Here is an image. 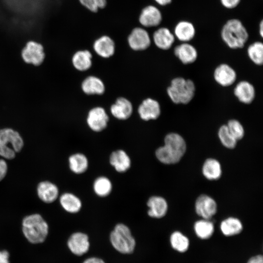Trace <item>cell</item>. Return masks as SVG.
Here are the masks:
<instances>
[{
	"label": "cell",
	"mask_w": 263,
	"mask_h": 263,
	"mask_svg": "<svg viewBox=\"0 0 263 263\" xmlns=\"http://www.w3.org/2000/svg\"><path fill=\"white\" fill-rule=\"evenodd\" d=\"M186 143L180 134L172 132L168 134L164 139V145L155 151L157 159L165 164L178 162L186 150Z\"/></svg>",
	"instance_id": "1"
},
{
	"label": "cell",
	"mask_w": 263,
	"mask_h": 263,
	"mask_svg": "<svg viewBox=\"0 0 263 263\" xmlns=\"http://www.w3.org/2000/svg\"><path fill=\"white\" fill-rule=\"evenodd\" d=\"M221 36L228 47L237 49L244 47L249 35L240 20L232 19L228 20L223 26Z\"/></svg>",
	"instance_id": "2"
},
{
	"label": "cell",
	"mask_w": 263,
	"mask_h": 263,
	"mask_svg": "<svg viewBox=\"0 0 263 263\" xmlns=\"http://www.w3.org/2000/svg\"><path fill=\"white\" fill-rule=\"evenodd\" d=\"M22 232L26 239L33 244L44 242L49 232V226L38 214L26 216L22 223Z\"/></svg>",
	"instance_id": "3"
},
{
	"label": "cell",
	"mask_w": 263,
	"mask_h": 263,
	"mask_svg": "<svg viewBox=\"0 0 263 263\" xmlns=\"http://www.w3.org/2000/svg\"><path fill=\"white\" fill-rule=\"evenodd\" d=\"M109 238L113 248L122 254H131L135 250V239L129 227L124 224L119 223L115 225Z\"/></svg>",
	"instance_id": "4"
},
{
	"label": "cell",
	"mask_w": 263,
	"mask_h": 263,
	"mask_svg": "<svg viewBox=\"0 0 263 263\" xmlns=\"http://www.w3.org/2000/svg\"><path fill=\"white\" fill-rule=\"evenodd\" d=\"M195 85L193 81L181 77L173 78L167 89V94L175 104H187L193 99Z\"/></svg>",
	"instance_id": "5"
},
{
	"label": "cell",
	"mask_w": 263,
	"mask_h": 263,
	"mask_svg": "<svg viewBox=\"0 0 263 263\" xmlns=\"http://www.w3.org/2000/svg\"><path fill=\"white\" fill-rule=\"evenodd\" d=\"M23 145V140L17 131L11 128L0 130V156L12 159L22 150Z\"/></svg>",
	"instance_id": "6"
},
{
	"label": "cell",
	"mask_w": 263,
	"mask_h": 263,
	"mask_svg": "<svg viewBox=\"0 0 263 263\" xmlns=\"http://www.w3.org/2000/svg\"><path fill=\"white\" fill-rule=\"evenodd\" d=\"M128 44L134 51H143L148 49L151 43L150 35L146 30L142 26L133 28L128 35Z\"/></svg>",
	"instance_id": "7"
},
{
	"label": "cell",
	"mask_w": 263,
	"mask_h": 263,
	"mask_svg": "<svg viewBox=\"0 0 263 263\" xmlns=\"http://www.w3.org/2000/svg\"><path fill=\"white\" fill-rule=\"evenodd\" d=\"M21 56L25 62L39 66L43 62L45 56L43 47L39 43L29 41L22 50Z\"/></svg>",
	"instance_id": "8"
},
{
	"label": "cell",
	"mask_w": 263,
	"mask_h": 263,
	"mask_svg": "<svg viewBox=\"0 0 263 263\" xmlns=\"http://www.w3.org/2000/svg\"><path fill=\"white\" fill-rule=\"evenodd\" d=\"M162 19V13L157 7L148 5L141 9L138 20L141 26L147 28L159 26Z\"/></svg>",
	"instance_id": "9"
},
{
	"label": "cell",
	"mask_w": 263,
	"mask_h": 263,
	"mask_svg": "<svg viewBox=\"0 0 263 263\" xmlns=\"http://www.w3.org/2000/svg\"><path fill=\"white\" fill-rule=\"evenodd\" d=\"M67 246L74 255L82 256L86 254L90 248V242L88 236L82 232H75L69 237Z\"/></svg>",
	"instance_id": "10"
},
{
	"label": "cell",
	"mask_w": 263,
	"mask_h": 263,
	"mask_svg": "<svg viewBox=\"0 0 263 263\" xmlns=\"http://www.w3.org/2000/svg\"><path fill=\"white\" fill-rule=\"evenodd\" d=\"M109 117L105 110L97 107L92 109L89 112L87 122L90 128L96 132L103 130L107 126Z\"/></svg>",
	"instance_id": "11"
},
{
	"label": "cell",
	"mask_w": 263,
	"mask_h": 263,
	"mask_svg": "<svg viewBox=\"0 0 263 263\" xmlns=\"http://www.w3.org/2000/svg\"><path fill=\"white\" fill-rule=\"evenodd\" d=\"M195 210L198 215L205 219L211 218L217 211V204L210 197L203 194L197 199Z\"/></svg>",
	"instance_id": "12"
},
{
	"label": "cell",
	"mask_w": 263,
	"mask_h": 263,
	"mask_svg": "<svg viewBox=\"0 0 263 263\" xmlns=\"http://www.w3.org/2000/svg\"><path fill=\"white\" fill-rule=\"evenodd\" d=\"M213 77L215 81L220 85L227 87L235 82L237 74L232 67L227 64L223 63L215 68Z\"/></svg>",
	"instance_id": "13"
},
{
	"label": "cell",
	"mask_w": 263,
	"mask_h": 263,
	"mask_svg": "<svg viewBox=\"0 0 263 263\" xmlns=\"http://www.w3.org/2000/svg\"><path fill=\"white\" fill-rule=\"evenodd\" d=\"M93 49L96 54L100 56L109 58L113 56L115 53V42L109 36L104 35L94 40Z\"/></svg>",
	"instance_id": "14"
},
{
	"label": "cell",
	"mask_w": 263,
	"mask_h": 263,
	"mask_svg": "<svg viewBox=\"0 0 263 263\" xmlns=\"http://www.w3.org/2000/svg\"><path fill=\"white\" fill-rule=\"evenodd\" d=\"M138 112L144 120H154L158 118L161 113L160 106L157 101L148 98L139 105Z\"/></svg>",
	"instance_id": "15"
},
{
	"label": "cell",
	"mask_w": 263,
	"mask_h": 263,
	"mask_svg": "<svg viewBox=\"0 0 263 263\" xmlns=\"http://www.w3.org/2000/svg\"><path fill=\"white\" fill-rule=\"evenodd\" d=\"M152 39L157 48L167 50L172 47L175 40V36L169 29L162 27L153 32Z\"/></svg>",
	"instance_id": "16"
},
{
	"label": "cell",
	"mask_w": 263,
	"mask_h": 263,
	"mask_svg": "<svg viewBox=\"0 0 263 263\" xmlns=\"http://www.w3.org/2000/svg\"><path fill=\"white\" fill-rule=\"evenodd\" d=\"M234 94L241 102L251 103L255 97V90L253 85L247 81L238 83L234 89Z\"/></svg>",
	"instance_id": "17"
},
{
	"label": "cell",
	"mask_w": 263,
	"mask_h": 263,
	"mask_svg": "<svg viewBox=\"0 0 263 263\" xmlns=\"http://www.w3.org/2000/svg\"><path fill=\"white\" fill-rule=\"evenodd\" d=\"M174 53L180 61L184 64L193 63L198 56L196 48L188 42H183L176 46L174 48Z\"/></svg>",
	"instance_id": "18"
},
{
	"label": "cell",
	"mask_w": 263,
	"mask_h": 263,
	"mask_svg": "<svg viewBox=\"0 0 263 263\" xmlns=\"http://www.w3.org/2000/svg\"><path fill=\"white\" fill-rule=\"evenodd\" d=\"M147 205L149 207L148 214L151 217L161 218L167 213L168 204L166 200L162 197H150L148 200Z\"/></svg>",
	"instance_id": "19"
},
{
	"label": "cell",
	"mask_w": 263,
	"mask_h": 263,
	"mask_svg": "<svg viewBox=\"0 0 263 263\" xmlns=\"http://www.w3.org/2000/svg\"><path fill=\"white\" fill-rule=\"evenodd\" d=\"M111 112L116 118L125 120L131 115L132 106L131 102L124 97H119L111 107Z\"/></svg>",
	"instance_id": "20"
},
{
	"label": "cell",
	"mask_w": 263,
	"mask_h": 263,
	"mask_svg": "<svg viewBox=\"0 0 263 263\" xmlns=\"http://www.w3.org/2000/svg\"><path fill=\"white\" fill-rule=\"evenodd\" d=\"M37 193L39 199L46 203L54 202L58 195V189L56 185L49 181L39 183Z\"/></svg>",
	"instance_id": "21"
},
{
	"label": "cell",
	"mask_w": 263,
	"mask_h": 263,
	"mask_svg": "<svg viewBox=\"0 0 263 263\" xmlns=\"http://www.w3.org/2000/svg\"><path fill=\"white\" fill-rule=\"evenodd\" d=\"M196 30L194 25L190 22L182 20L178 22L174 29V35L183 42H188L195 35Z\"/></svg>",
	"instance_id": "22"
},
{
	"label": "cell",
	"mask_w": 263,
	"mask_h": 263,
	"mask_svg": "<svg viewBox=\"0 0 263 263\" xmlns=\"http://www.w3.org/2000/svg\"><path fill=\"white\" fill-rule=\"evenodd\" d=\"M110 164L119 172H124L130 169L131 160L128 154L122 150L113 151L110 156Z\"/></svg>",
	"instance_id": "23"
},
{
	"label": "cell",
	"mask_w": 263,
	"mask_h": 263,
	"mask_svg": "<svg viewBox=\"0 0 263 263\" xmlns=\"http://www.w3.org/2000/svg\"><path fill=\"white\" fill-rule=\"evenodd\" d=\"M81 88L87 94H101L105 91V86L102 81L94 76L86 77L82 83Z\"/></svg>",
	"instance_id": "24"
},
{
	"label": "cell",
	"mask_w": 263,
	"mask_h": 263,
	"mask_svg": "<svg viewBox=\"0 0 263 263\" xmlns=\"http://www.w3.org/2000/svg\"><path fill=\"white\" fill-rule=\"evenodd\" d=\"M92 59V55L89 50H79L73 55L72 62L75 69L80 71H84L91 67Z\"/></svg>",
	"instance_id": "25"
},
{
	"label": "cell",
	"mask_w": 263,
	"mask_h": 263,
	"mask_svg": "<svg viewBox=\"0 0 263 263\" xmlns=\"http://www.w3.org/2000/svg\"><path fill=\"white\" fill-rule=\"evenodd\" d=\"M59 201L63 209L71 213H77L82 207L80 199L71 193L62 194L60 197Z\"/></svg>",
	"instance_id": "26"
},
{
	"label": "cell",
	"mask_w": 263,
	"mask_h": 263,
	"mask_svg": "<svg viewBox=\"0 0 263 263\" xmlns=\"http://www.w3.org/2000/svg\"><path fill=\"white\" fill-rule=\"evenodd\" d=\"M88 160L87 157L81 153H76L69 158V166L72 172L81 174L86 171L88 168Z\"/></svg>",
	"instance_id": "27"
},
{
	"label": "cell",
	"mask_w": 263,
	"mask_h": 263,
	"mask_svg": "<svg viewBox=\"0 0 263 263\" xmlns=\"http://www.w3.org/2000/svg\"><path fill=\"white\" fill-rule=\"evenodd\" d=\"M204 175L209 180H217L221 176V167L216 159L209 158L205 162L202 169Z\"/></svg>",
	"instance_id": "28"
},
{
	"label": "cell",
	"mask_w": 263,
	"mask_h": 263,
	"mask_svg": "<svg viewBox=\"0 0 263 263\" xmlns=\"http://www.w3.org/2000/svg\"><path fill=\"white\" fill-rule=\"evenodd\" d=\"M220 228L224 235L231 236L240 233L243 229V225L239 219L230 217L222 222Z\"/></svg>",
	"instance_id": "29"
},
{
	"label": "cell",
	"mask_w": 263,
	"mask_h": 263,
	"mask_svg": "<svg viewBox=\"0 0 263 263\" xmlns=\"http://www.w3.org/2000/svg\"><path fill=\"white\" fill-rule=\"evenodd\" d=\"M196 235L200 239L209 238L214 232V225L212 222L207 219L197 221L194 225Z\"/></svg>",
	"instance_id": "30"
},
{
	"label": "cell",
	"mask_w": 263,
	"mask_h": 263,
	"mask_svg": "<svg viewBox=\"0 0 263 263\" xmlns=\"http://www.w3.org/2000/svg\"><path fill=\"white\" fill-rule=\"evenodd\" d=\"M170 243L172 247L175 250L183 253L189 247V241L188 237L179 231H175L170 237Z\"/></svg>",
	"instance_id": "31"
},
{
	"label": "cell",
	"mask_w": 263,
	"mask_h": 263,
	"mask_svg": "<svg viewBox=\"0 0 263 263\" xmlns=\"http://www.w3.org/2000/svg\"><path fill=\"white\" fill-rule=\"evenodd\" d=\"M93 189L95 193L100 197H105L111 192L112 184L107 177L100 176L94 181Z\"/></svg>",
	"instance_id": "32"
},
{
	"label": "cell",
	"mask_w": 263,
	"mask_h": 263,
	"mask_svg": "<svg viewBox=\"0 0 263 263\" xmlns=\"http://www.w3.org/2000/svg\"><path fill=\"white\" fill-rule=\"evenodd\" d=\"M250 59L255 64L261 65L263 62V44L256 41L250 44L247 50Z\"/></svg>",
	"instance_id": "33"
},
{
	"label": "cell",
	"mask_w": 263,
	"mask_h": 263,
	"mask_svg": "<svg viewBox=\"0 0 263 263\" xmlns=\"http://www.w3.org/2000/svg\"><path fill=\"white\" fill-rule=\"evenodd\" d=\"M218 137L222 144L226 148L233 149L237 140L229 132L226 125L221 126L218 130Z\"/></svg>",
	"instance_id": "34"
},
{
	"label": "cell",
	"mask_w": 263,
	"mask_h": 263,
	"mask_svg": "<svg viewBox=\"0 0 263 263\" xmlns=\"http://www.w3.org/2000/svg\"><path fill=\"white\" fill-rule=\"evenodd\" d=\"M80 4L90 12L96 13L107 5V0H78Z\"/></svg>",
	"instance_id": "35"
},
{
	"label": "cell",
	"mask_w": 263,
	"mask_h": 263,
	"mask_svg": "<svg viewBox=\"0 0 263 263\" xmlns=\"http://www.w3.org/2000/svg\"><path fill=\"white\" fill-rule=\"evenodd\" d=\"M226 125L229 132L237 141L243 138L244 130L240 121L236 119H231Z\"/></svg>",
	"instance_id": "36"
},
{
	"label": "cell",
	"mask_w": 263,
	"mask_h": 263,
	"mask_svg": "<svg viewBox=\"0 0 263 263\" xmlns=\"http://www.w3.org/2000/svg\"><path fill=\"white\" fill-rule=\"evenodd\" d=\"M241 0H220L223 6L227 9L235 8L240 2Z\"/></svg>",
	"instance_id": "37"
},
{
	"label": "cell",
	"mask_w": 263,
	"mask_h": 263,
	"mask_svg": "<svg viewBox=\"0 0 263 263\" xmlns=\"http://www.w3.org/2000/svg\"><path fill=\"white\" fill-rule=\"evenodd\" d=\"M7 164L3 159H0V181L2 180L6 176L7 171Z\"/></svg>",
	"instance_id": "38"
},
{
	"label": "cell",
	"mask_w": 263,
	"mask_h": 263,
	"mask_svg": "<svg viewBox=\"0 0 263 263\" xmlns=\"http://www.w3.org/2000/svg\"><path fill=\"white\" fill-rule=\"evenodd\" d=\"M9 253L5 250H0V263H10Z\"/></svg>",
	"instance_id": "39"
},
{
	"label": "cell",
	"mask_w": 263,
	"mask_h": 263,
	"mask_svg": "<svg viewBox=\"0 0 263 263\" xmlns=\"http://www.w3.org/2000/svg\"><path fill=\"white\" fill-rule=\"evenodd\" d=\"M82 263H106V262L99 257H90L85 259Z\"/></svg>",
	"instance_id": "40"
},
{
	"label": "cell",
	"mask_w": 263,
	"mask_h": 263,
	"mask_svg": "<svg viewBox=\"0 0 263 263\" xmlns=\"http://www.w3.org/2000/svg\"><path fill=\"white\" fill-rule=\"evenodd\" d=\"M246 263H263V257L261 255H257L252 257Z\"/></svg>",
	"instance_id": "41"
},
{
	"label": "cell",
	"mask_w": 263,
	"mask_h": 263,
	"mask_svg": "<svg viewBox=\"0 0 263 263\" xmlns=\"http://www.w3.org/2000/svg\"><path fill=\"white\" fill-rule=\"evenodd\" d=\"M156 3L160 6H166L170 4L172 0H154Z\"/></svg>",
	"instance_id": "42"
},
{
	"label": "cell",
	"mask_w": 263,
	"mask_h": 263,
	"mask_svg": "<svg viewBox=\"0 0 263 263\" xmlns=\"http://www.w3.org/2000/svg\"><path fill=\"white\" fill-rule=\"evenodd\" d=\"M259 34L261 37H263V21L261 20L259 24Z\"/></svg>",
	"instance_id": "43"
}]
</instances>
